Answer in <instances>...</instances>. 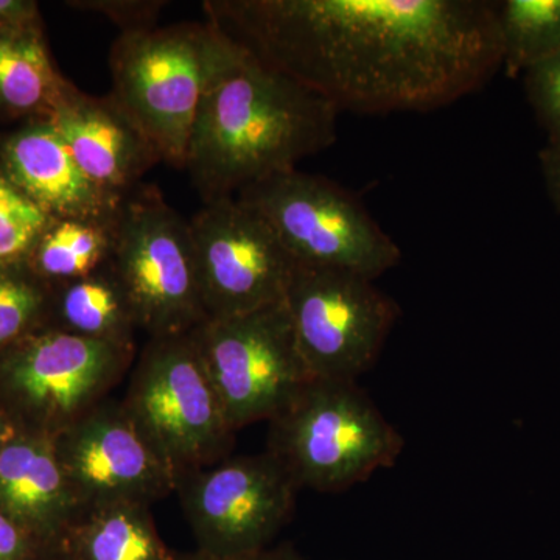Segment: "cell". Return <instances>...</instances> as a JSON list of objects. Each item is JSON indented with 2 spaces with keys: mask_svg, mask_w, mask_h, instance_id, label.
Here are the masks:
<instances>
[{
  "mask_svg": "<svg viewBox=\"0 0 560 560\" xmlns=\"http://www.w3.org/2000/svg\"><path fill=\"white\" fill-rule=\"evenodd\" d=\"M121 401L175 474L213 466L234 447L237 431L228 422L194 330L149 338Z\"/></svg>",
  "mask_w": 560,
  "mask_h": 560,
  "instance_id": "5b68a950",
  "label": "cell"
},
{
  "mask_svg": "<svg viewBox=\"0 0 560 560\" xmlns=\"http://www.w3.org/2000/svg\"><path fill=\"white\" fill-rule=\"evenodd\" d=\"M40 31L38 3L28 0H0V33Z\"/></svg>",
  "mask_w": 560,
  "mask_h": 560,
  "instance_id": "4316f807",
  "label": "cell"
},
{
  "mask_svg": "<svg viewBox=\"0 0 560 560\" xmlns=\"http://www.w3.org/2000/svg\"><path fill=\"white\" fill-rule=\"evenodd\" d=\"M226 33L212 21L120 33L109 54L110 97L145 132L161 160L186 167L202 95Z\"/></svg>",
  "mask_w": 560,
  "mask_h": 560,
  "instance_id": "3957f363",
  "label": "cell"
},
{
  "mask_svg": "<svg viewBox=\"0 0 560 560\" xmlns=\"http://www.w3.org/2000/svg\"><path fill=\"white\" fill-rule=\"evenodd\" d=\"M47 120L60 132L81 171L121 197L162 161L145 132L109 94L94 97L66 80Z\"/></svg>",
  "mask_w": 560,
  "mask_h": 560,
  "instance_id": "5bb4252c",
  "label": "cell"
},
{
  "mask_svg": "<svg viewBox=\"0 0 560 560\" xmlns=\"http://www.w3.org/2000/svg\"><path fill=\"white\" fill-rule=\"evenodd\" d=\"M539 160L548 197L560 213V140H548Z\"/></svg>",
  "mask_w": 560,
  "mask_h": 560,
  "instance_id": "f1b7e54d",
  "label": "cell"
},
{
  "mask_svg": "<svg viewBox=\"0 0 560 560\" xmlns=\"http://www.w3.org/2000/svg\"><path fill=\"white\" fill-rule=\"evenodd\" d=\"M283 305L313 378L355 381L381 355L400 308L374 280L330 267L296 265Z\"/></svg>",
  "mask_w": 560,
  "mask_h": 560,
  "instance_id": "9c48e42d",
  "label": "cell"
},
{
  "mask_svg": "<svg viewBox=\"0 0 560 560\" xmlns=\"http://www.w3.org/2000/svg\"><path fill=\"white\" fill-rule=\"evenodd\" d=\"M51 217L0 172V267L28 259Z\"/></svg>",
  "mask_w": 560,
  "mask_h": 560,
  "instance_id": "603a6c76",
  "label": "cell"
},
{
  "mask_svg": "<svg viewBox=\"0 0 560 560\" xmlns=\"http://www.w3.org/2000/svg\"><path fill=\"white\" fill-rule=\"evenodd\" d=\"M405 441L355 381L312 378L270 420L267 451L300 489L341 492L399 459Z\"/></svg>",
  "mask_w": 560,
  "mask_h": 560,
  "instance_id": "277c9868",
  "label": "cell"
},
{
  "mask_svg": "<svg viewBox=\"0 0 560 560\" xmlns=\"http://www.w3.org/2000/svg\"><path fill=\"white\" fill-rule=\"evenodd\" d=\"M54 444L81 508L116 501L151 506L175 493L171 463L121 400H103Z\"/></svg>",
  "mask_w": 560,
  "mask_h": 560,
  "instance_id": "4fadbf2b",
  "label": "cell"
},
{
  "mask_svg": "<svg viewBox=\"0 0 560 560\" xmlns=\"http://www.w3.org/2000/svg\"><path fill=\"white\" fill-rule=\"evenodd\" d=\"M136 348L66 331H33L0 355V396L16 433L55 440L94 410L131 370Z\"/></svg>",
  "mask_w": 560,
  "mask_h": 560,
  "instance_id": "8992f818",
  "label": "cell"
},
{
  "mask_svg": "<svg viewBox=\"0 0 560 560\" xmlns=\"http://www.w3.org/2000/svg\"><path fill=\"white\" fill-rule=\"evenodd\" d=\"M525 90L548 140H560V54L526 70Z\"/></svg>",
  "mask_w": 560,
  "mask_h": 560,
  "instance_id": "cb8c5ba5",
  "label": "cell"
},
{
  "mask_svg": "<svg viewBox=\"0 0 560 560\" xmlns=\"http://www.w3.org/2000/svg\"><path fill=\"white\" fill-rule=\"evenodd\" d=\"M58 548L70 560H176L154 525L150 504L135 501L81 508Z\"/></svg>",
  "mask_w": 560,
  "mask_h": 560,
  "instance_id": "e0dca14e",
  "label": "cell"
},
{
  "mask_svg": "<svg viewBox=\"0 0 560 560\" xmlns=\"http://www.w3.org/2000/svg\"><path fill=\"white\" fill-rule=\"evenodd\" d=\"M49 329L86 340L136 348L138 319L116 272L109 267L50 285Z\"/></svg>",
  "mask_w": 560,
  "mask_h": 560,
  "instance_id": "ac0fdd59",
  "label": "cell"
},
{
  "mask_svg": "<svg viewBox=\"0 0 560 560\" xmlns=\"http://www.w3.org/2000/svg\"><path fill=\"white\" fill-rule=\"evenodd\" d=\"M189 223L208 319L283 302L298 264L259 210L238 197L217 198Z\"/></svg>",
  "mask_w": 560,
  "mask_h": 560,
  "instance_id": "7c38bea8",
  "label": "cell"
},
{
  "mask_svg": "<svg viewBox=\"0 0 560 560\" xmlns=\"http://www.w3.org/2000/svg\"><path fill=\"white\" fill-rule=\"evenodd\" d=\"M176 560H311L301 555L291 544L268 547L264 550L245 552L237 556H212L208 552L195 551L187 555H178Z\"/></svg>",
  "mask_w": 560,
  "mask_h": 560,
  "instance_id": "83f0119b",
  "label": "cell"
},
{
  "mask_svg": "<svg viewBox=\"0 0 560 560\" xmlns=\"http://www.w3.org/2000/svg\"><path fill=\"white\" fill-rule=\"evenodd\" d=\"M195 337L235 431L276 418L312 381L283 302L208 319Z\"/></svg>",
  "mask_w": 560,
  "mask_h": 560,
  "instance_id": "30bf717a",
  "label": "cell"
},
{
  "mask_svg": "<svg viewBox=\"0 0 560 560\" xmlns=\"http://www.w3.org/2000/svg\"><path fill=\"white\" fill-rule=\"evenodd\" d=\"M66 79L55 69L43 32L0 33V106L49 119Z\"/></svg>",
  "mask_w": 560,
  "mask_h": 560,
  "instance_id": "d6986e66",
  "label": "cell"
},
{
  "mask_svg": "<svg viewBox=\"0 0 560 560\" xmlns=\"http://www.w3.org/2000/svg\"><path fill=\"white\" fill-rule=\"evenodd\" d=\"M235 197L259 210L298 265L340 268L375 280L400 264L399 245L340 184L294 171Z\"/></svg>",
  "mask_w": 560,
  "mask_h": 560,
  "instance_id": "ba28073f",
  "label": "cell"
},
{
  "mask_svg": "<svg viewBox=\"0 0 560 560\" xmlns=\"http://www.w3.org/2000/svg\"><path fill=\"white\" fill-rule=\"evenodd\" d=\"M50 283L22 264L0 267V355L43 329L47 320Z\"/></svg>",
  "mask_w": 560,
  "mask_h": 560,
  "instance_id": "7402d4cb",
  "label": "cell"
},
{
  "mask_svg": "<svg viewBox=\"0 0 560 560\" xmlns=\"http://www.w3.org/2000/svg\"><path fill=\"white\" fill-rule=\"evenodd\" d=\"M109 267L149 338L186 334L208 320L190 223L156 187L140 183L125 195Z\"/></svg>",
  "mask_w": 560,
  "mask_h": 560,
  "instance_id": "52a82bcc",
  "label": "cell"
},
{
  "mask_svg": "<svg viewBox=\"0 0 560 560\" xmlns=\"http://www.w3.org/2000/svg\"><path fill=\"white\" fill-rule=\"evenodd\" d=\"M503 66L517 77L560 54V0L497 3Z\"/></svg>",
  "mask_w": 560,
  "mask_h": 560,
  "instance_id": "44dd1931",
  "label": "cell"
},
{
  "mask_svg": "<svg viewBox=\"0 0 560 560\" xmlns=\"http://www.w3.org/2000/svg\"><path fill=\"white\" fill-rule=\"evenodd\" d=\"M3 175L51 219L114 224L125 197L103 189L70 153L50 120L38 119L2 145Z\"/></svg>",
  "mask_w": 560,
  "mask_h": 560,
  "instance_id": "9a60e30c",
  "label": "cell"
},
{
  "mask_svg": "<svg viewBox=\"0 0 560 560\" xmlns=\"http://www.w3.org/2000/svg\"><path fill=\"white\" fill-rule=\"evenodd\" d=\"M39 560H70L68 556L65 555L60 550V548L57 547V545H49V547H46V550L43 551V555H40Z\"/></svg>",
  "mask_w": 560,
  "mask_h": 560,
  "instance_id": "4dcf8cb0",
  "label": "cell"
},
{
  "mask_svg": "<svg viewBox=\"0 0 560 560\" xmlns=\"http://www.w3.org/2000/svg\"><path fill=\"white\" fill-rule=\"evenodd\" d=\"M49 545L0 511V560H39Z\"/></svg>",
  "mask_w": 560,
  "mask_h": 560,
  "instance_id": "484cf974",
  "label": "cell"
},
{
  "mask_svg": "<svg viewBox=\"0 0 560 560\" xmlns=\"http://www.w3.org/2000/svg\"><path fill=\"white\" fill-rule=\"evenodd\" d=\"M0 511L54 545L81 511L54 440L14 433L0 453Z\"/></svg>",
  "mask_w": 560,
  "mask_h": 560,
  "instance_id": "2e32d148",
  "label": "cell"
},
{
  "mask_svg": "<svg viewBox=\"0 0 560 560\" xmlns=\"http://www.w3.org/2000/svg\"><path fill=\"white\" fill-rule=\"evenodd\" d=\"M202 9L338 110L442 108L503 66L497 3L485 0H208Z\"/></svg>",
  "mask_w": 560,
  "mask_h": 560,
  "instance_id": "6da1fadb",
  "label": "cell"
},
{
  "mask_svg": "<svg viewBox=\"0 0 560 560\" xmlns=\"http://www.w3.org/2000/svg\"><path fill=\"white\" fill-rule=\"evenodd\" d=\"M338 114L318 92L226 35L184 168L202 201L235 197L334 145Z\"/></svg>",
  "mask_w": 560,
  "mask_h": 560,
  "instance_id": "7a4b0ae2",
  "label": "cell"
},
{
  "mask_svg": "<svg viewBox=\"0 0 560 560\" xmlns=\"http://www.w3.org/2000/svg\"><path fill=\"white\" fill-rule=\"evenodd\" d=\"M72 9L101 14L116 24L120 33L151 31L158 27L161 11L168 5L162 0H75Z\"/></svg>",
  "mask_w": 560,
  "mask_h": 560,
  "instance_id": "d4e9b609",
  "label": "cell"
},
{
  "mask_svg": "<svg viewBox=\"0 0 560 560\" xmlns=\"http://www.w3.org/2000/svg\"><path fill=\"white\" fill-rule=\"evenodd\" d=\"M114 224L51 219L25 264L50 285L90 276L109 264Z\"/></svg>",
  "mask_w": 560,
  "mask_h": 560,
  "instance_id": "ffe728a7",
  "label": "cell"
},
{
  "mask_svg": "<svg viewBox=\"0 0 560 560\" xmlns=\"http://www.w3.org/2000/svg\"><path fill=\"white\" fill-rule=\"evenodd\" d=\"M298 490L289 470L268 451L180 471L175 485L198 551L212 556L271 547L293 515Z\"/></svg>",
  "mask_w": 560,
  "mask_h": 560,
  "instance_id": "8fae6325",
  "label": "cell"
},
{
  "mask_svg": "<svg viewBox=\"0 0 560 560\" xmlns=\"http://www.w3.org/2000/svg\"><path fill=\"white\" fill-rule=\"evenodd\" d=\"M14 433H16V431L11 427V423L7 420L5 416H3V412L0 411V453H2L7 442L14 436Z\"/></svg>",
  "mask_w": 560,
  "mask_h": 560,
  "instance_id": "f546056e",
  "label": "cell"
}]
</instances>
